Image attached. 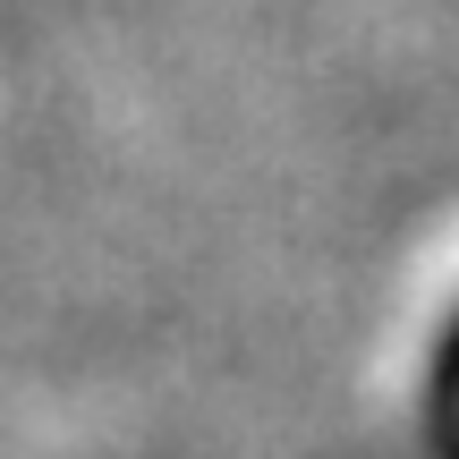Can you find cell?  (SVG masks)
Here are the masks:
<instances>
[{
	"label": "cell",
	"mask_w": 459,
	"mask_h": 459,
	"mask_svg": "<svg viewBox=\"0 0 459 459\" xmlns=\"http://www.w3.org/2000/svg\"><path fill=\"white\" fill-rule=\"evenodd\" d=\"M434 426H443V443L459 451V298L443 315V341H434Z\"/></svg>",
	"instance_id": "obj_1"
}]
</instances>
